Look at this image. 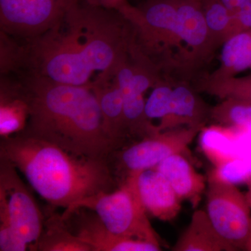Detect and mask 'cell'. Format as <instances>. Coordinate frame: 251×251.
Returning a JSON list of instances; mask_svg holds the SVG:
<instances>
[{
  "label": "cell",
  "mask_w": 251,
  "mask_h": 251,
  "mask_svg": "<svg viewBox=\"0 0 251 251\" xmlns=\"http://www.w3.org/2000/svg\"><path fill=\"white\" fill-rule=\"evenodd\" d=\"M223 100L211 108V118L219 125L251 130V103L234 98Z\"/></svg>",
  "instance_id": "obj_22"
},
{
  "label": "cell",
  "mask_w": 251,
  "mask_h": 251,
  "mask_svg": "<svg viewBox=\"0 0 251 251\" xmlns=\"http://www.w3.org/2000/svg\"><path fill=\"white\" fill-rule=\"evenodd\" d=\"M0 158L24 175L31 188L52 206L74 204L115 186L108 161L77 156L21 132L1 138Z\"/></svg>",
  "instance_id": "obj_4"
},
{
  "label": "cell",
  "mask_w": 251,
  "mask_h": 251,
  "mask_svg": "<svg viewBox=\"0 0 251 251\" xmlns=\"http://www.w3.org/2000/svg\"><path fill=\"white\" fill-rule=\"evenodd\" d=\"M221 1L234 16L240 9L244 0H221Z\"/></svg>",
  "instance_id": "obj_29"
},
{
  "label": "cell",
  "mask_w": 251,
  "mask_h": 251,
  "mask_svg": "<svg viewBox=\"0 0 251 251\" xmlns=\"http://www.w3.org/2000/svg\"><path fill=\"white\" fill-rule=\"evenodd\" d=\"M201 3L206 27L217 47L234 35L233 16L221 0H202Z\"/></svg>",
  "instance_id": "obj_21"
},
{
  "label": "cell",
  "mask_w": 251,
  "mask_h": 251,
  "mask_svg": "<svg viewBox=\"0 0 251 251\" xmlns=\"http://www.w3.org/2000/svg\"><path fill=\"white\" fill-rule=\"evenodd\" d=\"M132 40L130 25L119 11L71 0L50 29L17 47L16 64L27 66L31 75L91 87L100 75L115 72Z\"/></svg>",
  "instance_id": "obj_1"
},
{
  "label": "cell",
  "mask_w": 251,
  "mask_h": 251,
  "mask_svg": "<svg viewBox=\"0 0 251 251\" xmlns=\"http://www.w3.org/2000/svg\"><path fill=\"white\" fill-rule=\"evenodd\" d=\"M120 13L130 25L135 46L161 75L191 76L216 49L201 1L148 0Z\"/></svg>",
  "instance_id": "obj_3"
},
{
  "label": "cell",
  "mask_w": 251,
  "mask_h": 251,
  "mask_svg": "<svg viewBox=\"0 0 251 251\" xmlns=\"http://www.w3.org/2000/svg\"><path fill=\"white\" fill-rule=\"evenodd\" d=\"M244 250L251 251V229L250 234H249V239H248L247 244H246Z\"/></svg>",
  "instance_id": "obj_31"
},
{
  "label": "cell",
  "mask_w": 251,
  "mask_h": 251,
  "mask_svg": "<svg viewBox=\"0 0 251 251\" xmlns=\"http://www.w3.org/2000/svg\"><path fill=\"white\" fill-rule=\"evenodd\" d=\"M29 105L21 86L5 89L1 86L0 103V135L7 138L25 129L29 119Z\"/></svg>",
  "instance_id": "obj_20"
},
{
  "label": "cell",
  "mask_w": 251,
  "mask_h": 251,
  "mask_svg": "<svg viewBox=\"0 0 251 251\" xmlns=\"http://www.w3.org/2000/svg\"><path fill=\"white\" fill-rule=\"evenodd\" d=\"M153 168L168 180L181 201H188L194 208L198 205L207 181L181 153L168 157Z\"/></svg>",
  "instance_id": "obj_15"
},
{
  "label": "cell",
  "mask_w": 251,
  "mask_h": 251,
  "mask_svg": "<svg viewBox=\"0 0 251 251\" xmlns=\"http://www.w3.org/2000/svg\"><path fill=\"white\" fill-rule=\"evenodd\" d=\"M88 1L94 4L100 5L107 9L115 10L119 12L130 5L127 0H88Z\"/></svg>",
  "instance_id": "obj_28"
},
{
  "label": "cell",
  "mask_w": 251,
  "mask_h": 251,
  "mask_svg": "<svg viewBox=\"0 0 251 251\" xmlns=\"http://www.w3.org/2000/svg\"><path fill=\"white\" fill-rule=\"evenodd\" d=\"M29 248L11 224L6 209L0 206V251H25Z\"/></svg>",
  "instance_id": "obj_26"
},
{
  "label": "cell",
  "mask_w": 251,
  "mask_h": 251,
  "mask_svg": "<svg viewBox=\"0 0 251 251\" xmlns=\"http://www.w3.org/2000/svg\"><path fill=\"white\" fill-rule=\"evenodd\" d=\"M13 57V56H11V57ZM11 58H10V59H9V60H10V59H11ZM8 62H7V63H8ZM7 63H6V64H7ZM6 64H5V65H6ZM5 65H4V66H5Z\"/></svg>",
  "instance_id": "obj_32"
},
{
  "label": "cell",
  "mask_w": 251,
  "mask_h": 251,
  "mask_svg": "<svg viewBox=\"0 0 251 251\" xmlns=\"http://www.w3.org/2000/svg\"><path fill=\"white\" fill-rule=\"evenodd\" d=\"M90 87L98 100L105 133L116 150L121 148L128 137L126 129L123 97L114 73L100 75Z\"/></svg>",
  "instance_id": "obj_14"
},
{
  "label": "cell",
  "mask_w": 251,
  "mask_h": 251,
  "mask_svg": "<svg viewBox=\"0 0 251 251\" xmlns=\"http://www.w3.org/2000/svg\"><path fill=\"white\" fill-rule=\"evenodd\" d=\"M234 35L251 29V0H244L237 14L233 16Z\"/></svg>",
  "instance_id": "obj_27"
},
{
  "label": "cell",
  "mask_w": 251,
  "mask_h": 251,
  "mask_svg": "<svg viewBox=\"0 0 251 251\" xmlns=\"http://www.w3.org/2000/svg\"><path fill=\"white\" fill-rule=\"evenodd\" d=\"M114 76L123 97L126 125L133 129L141 128L148 122L145 94L165 79L133 43L126 57L115 69Z\"/></svg>",
  "instance_id": "obj_7"
},
{
  "label": "cell",
  "mask_w": 251,
  "mask_h": 251,
  "mask_svg": "<svg viewBox=\"0 0 251 251\" xmlns=\"http://www.w3.org/2000/svg\"><path fill=\"white\" fill-rule=\"evenodd\" d=\"M78 208L96 213L114 233L161 244L138 195L133 173L127 175L118 189L102 191L84 198L65 209L63 215Z\"/></svg>",
  "instance_id": "obj_5"
},
{
  "label": "cell",
  "mask_w": 251,
  "mask_h": 251,
  "mask_svg": "<svg viewBox=\"0 0 251 251\" xmlns=\"http://www.w3.org/2000/svg\"><path fill=\"white\" fill-rule=\"evenodd\" d=\"M11 163L0 158V205L28 245L37 242L44 227V216L35 199Z\"/></svg>",
  "instance_id": "obj_8"
},
{
  "label": "cell",
  "mask_w": 251,
  "mask_h": 251,
  "mask_svg": "<svg viewBox=\"0 0 251 251\" xmlns=\"http://www.w3.org/2000/svg\"><path fill=\"white\" fill-rule=\"evenodd\" d=\"M21 88L29 109L23 133L79 156L108 161L115 152L90 87L59 83L29 74Z\"/></svg>",
  "instance_id": "obj_2"
},
{
  "label": "cell",
  "mask_w": 251,
  "mask_h": 251,
  "mask_svg": "<svg viewBox=\"0 0 251 251\" xmlns=\"http://www.w3.org/2000/svg\"><path fill=\"white\" fill-rule=\"evenodd\" d=\"M251 130L224 125L203 127L200 145L214 167L241 157H251Z\"/></svg>",
  "instance_id": "obj_13"
},
{
  "label": "cell",
  "mask_w": 251,
  "mask_h": 251,
  "mask_svg": "<svg viewBox=\"0 0 251 251\" xmlns=\"http://www.w3.org/2000/svg\"><path fill=\"white\" fill-rule=\"evenodd\" d=\"M211 109L188 85L173 87L169 114L157 126L160 132L179 127H204Z\"/></svg>",
  "instance_id": "obj_16"
},
{
  "label": "cell",
  "mask_w": 251,
  "mask_h": 251,
  "mask_svg": "<svg viewBox=\"0 0 251 251\" xmlns=\"http://www.w3.org/2000/svg\"><path fill=\"white\" fill-rule=\"evenodd\" d=\"M198 1H202V0H198Z\"/></svg>",
  "instance_id": "obj_33"
},
{
  "label": "cell",
  "mask_w": 251,
  "mask_h": 251,
  "mask_svg": "<svg viewBox=\"0 0 251 251\" xmlns=\"http://www.w3.org/2000/svg\"><path fill=\"white\" fill-rule=\"evenodd\" d=\"M200 90L221 99L234 98L251 103V75L226 78H206L200 84Z\"/></svg>",
  "instance_id": "obj_23"
},
{
  "label": "cell",
  "mask_w": 251,
  "mask_h": 251,
  "mask_svg": "<svg viewBox=\"0 0 251 251\" xmlns=\"http://www.w3.org/2000/svg\"><path fill=\"white\" fill-rule=\"evenodd\" d=\"M71 0H0L1 32L30 40L50 29Z\"/></svg>",
  "instance_id": "obj_9"
},
{
  "label": "cell",
  "mask_w": 251,
  "mask_h": 251,
  "mask_svg": "<svg viewBox=\"0 0 251 251\" xmlns=\"http://www.w3.org/2000/svg\"><path fill=\"white\" fill-rule=\"evenodd\" d=\"M131 173L148 214L162 221L174 220L181 211V201L165 176L155 168Z\"/></svg>",
  "instance_id": "obj_12"
},
{
  "label": "cell",
  "mask_w": 251,
  "mask_h": 251,
  "mask_svg": "<svg viewBox=\"0 0 251 251\" xmlns=\"http://www.w3.org/2000/svg\"><path fill=\"white\" fill-rule=\"evenodd\" d=\"M202 128L179 127L150 135L119 151V161L127 175L155 168L172 155L182 154Z\"/></svg>",
  "instance_id": "obj_10"
},
{
  "label": "cell",
  "mask_w": 251,
  "mask_h": 251,
  "mask_svg": "<svg viewBox=\"0 0 251 251\" xmlns=\"http://www.w3.org/2000/svg\"><path fill=\"white\" fill-rule=\"evenodd\" d=\"M251 67V29L238 33L224 44L221 65L209 78L236 76Z\"/></svg>",
  "instance_id": "obj_19"
},
{
  "label": "cell",
  "mask_w": 251,
  "mask_h": 251,
  "mask_svg": "<svg viewBox=\"0 0 251 251\" xmlns=\"http://www.w3.org/2000/svg\"><path fill=\"white\" fill-rule=\"evenodd\" d=\"M251 178V157L234 158L221 166L214 167L209 176V179L235 185L247 183Z\"/></svg>",
  "instance_id": "obj_24"
},
{
  "label": "cell",
  "mask_w": 251,
  "mask_h": 251,
  "mask_svg": "<svg viewBox=\"0 0 251 251\" xmlns=\"http://www.w3.org/2000/svg\"><path fill=\"white\" fill-rule=\"evenodd\" d=\"M29 248L37 251H92L90 246L73 233L62 214L53 211L44 216L40 237Z\"/></svg>",
  "instance_id": "obj_18"
},
{
  "label": "cell",
  "mask_w": 251,
  "mask_h": 251,
  "mask_svg": "<svg viewBox=\"0 0 251 251\" xmlns=\"http://www.w3.org/2000/svg\"><path fill=\"white\" fill-rule=\"evenodd\" d=\"M173 87L168 80L158 82L150 94L145 104V112L150 120H163L171 110Z\"/></svg>",
  "instance_id": "obj_25"
},
{
  "label": "cell",
  "mask_w": 251,
  "mask_h": 251,
  "mask_svg": "<svg viewBox=\"0 0 251 251\" xmlns=\"http://www.w3.org/2000/svg\"><path fill=\"white\" fill-rule=\"evenodd\" d=\"M247 184L248 186V191L247 194H246V197H247L248 202H249V206H250L251 209V178L247 181Z\"/></svg>",
  "instance_id": "obj_30"
},
{
  "label": "cell",
  "mask_w": 251,
  "mask_h": 251,
  "mask_svg": "<svg viewBox=\"0 0 251 251\" xmlns=\"http://www.w3.org/2000/svg\"><path fill=\"white\" fill-rule=\"evenodd\" d=\"M63 217L71 231L92 251H159L161 244L120 235L105 227L96 213H81L80 209Z\"/></svg>",
  "instance_id": "obj_11"
},
{
  "label": "cell",
  "mask_w": 251,
  "mask_h": 251,
  "mask_svg": "<svg viewBox=\"0 0 251 251\" xmlns=\"http://www.w3.org/2000/svg\"><path fill=\"white\" fill-rule=\"evenodd\" d=\"M206 214L221 237L235 251L244 250L251 229V209L235 184L208 179Z\"/></svg>",
  "instance_id": "obj_6"
},
{
  "label": "cell",
  "mask_w": 251,
  "mask_h": 251,
  "mask_svg": "<svg viewBox=\"0 0 251 251\" xmlns=\"http://www.w3.org/2000/svg\"><path fill=\"white\" fill-rule=\"evenodd\" d=\"M172 250L174 251H235L221 237L206 211H194L191 222Z\"/></svg>",
  "instance_id": "obj_17"
}]
</instances>
